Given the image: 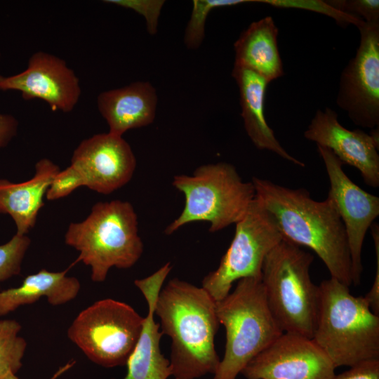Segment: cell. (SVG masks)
Instances as JSON below:
<instances>
[{
    "mask_svg": "<svg viewBox=\"0 0 379 379\" xmlns=\"http://www.w3.org/2000/svg\"><path fill=\"white\" fill-rule=\"evenodd\" d=\"M255 198L274 219L283 239L312 250L331 277L350 286L352 262L344 225L331 199L311 198L305 188H289L253 177Z\"/></svg>",
    "mask_w": 379,
    "mask_h": 379,
    "instance_id": "obj_1",
    "label": "cell"
},
{
    "mask_svg": "<svg viewBox=\"0 0 379 379\" xmlns=\"http://www.w3.org/2000/svg\"><path fill=\"white\" fill-rule=\"evenodd\" d=\"M161 332L171 339L170 367L175 379H196L215 372L219 328L216 302L201 286L173 279L161 288L154 305Z\"/></svg>",
    "mask_w": 379,
    "mask_h": 379,
    "instance_id": "obj_2",
    "label": "cell"
},
{
    "mask_svg": "<svg viewBox=\"0 0 379 379\" xmlns=\"http://www.w3.org/2000/svg\"><path fill=\"white\" fill-rule=\"evenodd\" d=\"M319 290L312 340L335 368L379 359V315L364 296L352 295L348 286L332 277Z\"/></svg>",
    "mask_w": 379,
    "mask_h": 379,
    "instance_id": "obj_3",
    "label": "cell"
},
{
    "mask_svg": "<svg viewBox=\"0 0 379 379\" xmlns=\"http://www.w3.org/2000/svg\"><path fill=\"white\" fill-rule=\"evenodd\" d=\"M65 242L79 252L74 264L89 266L94 282L104 281L113 267L131 268L143 252L135 211L119 199L98 202L85 220L71 222Z\"/></svg>",
    "mask_w": 379,
    "mask_h": 379,
    "instance_id": "obj_4",
    "label": "cell"
},
{
    "mask_svg": "<svg viewBox=\"0 0 379 379\" xmlns=\"http://www.w3.org/2000/svg\"><path fill=\"white\" fill-rule=\"evenodd\" d=\"M226 331L224 357L213 379H236L245 366L284 332L272 314L261 279L244 278L216 302Z\"/></svg>",
    "mask_w": 379,
    "mask_h": 379,
    "instance_id": "obj_5",
    "label": "cell"
},
{
    "mask_svg": "<svg viewBox=\"0 0 379 379\" xmlns=\"http://www.w3.org/2000/svg\"><path fill=\"white\" fill-rule=\"evenodd\" d=\"M313 255L283 239L265 257L261 281L269 308L284 333L312 339L319 290L310 277Z\"/></svg>",
    "mask_w": 379,
    "mask_h": 379,
    "instance_id": "obj_6",
    "label": "cell"
},
{
    "mask_svg": "<svg viewBox=\"0 0 379 379\" xmlns=\"http://www.w3.org/2000/svg\"><path fill=\"white\" fill-rule=\"evenodd\" d=\"M172 185L183 194L185 205L166 227L167 235L197 221L209 222L211 232L223 230L239 222L255 198L253 182H244L236 168L226 162L201 165L192 175H175Z\"/></svg>",
    "mask_w": 379,
    "mask_h": 379,
    "instance_id": "obj_7",
    "label": "cell"
},
{
    "mask_svg": "<svg viewBox=\"0 0 379 379\" xmlns=\"http://www.w3.org/2000/svg\"><path fill=\"white\" fill-rule=\"evenodd\" d=\"M144 320L129 305L105 298L83 310L67 336L91 361L104 367L123 366L135 348Z\"/></svg>",
    "mask_w": 379,
    "mask_h": 379,
    "instance_id": "obj_8",
    "label": "cell"
},
{
    "mask_svg": "<svg viewBox=\"0 0 379 379\" xmlns=\"http://www.w3.org/2000/svg\"><path fill=\"white\" fill-rule=\"evenodd\" d=\"M235 225L233 239L218 268L202 280V287L215 302L230 293L234 281L261 279L265 257L283 240L272 215L256 198Z\"/></svg>",
    "mask_w": 379,
    "mask_h": 379,
    "instance_id": "obj_9",
    "label": "cell"
},
{
    "mask_svg": "<svg viewBox=\"0 0 379 379\" xmlns=\"http://www.w3.org/2000/svg\"><path fill=\"white\" fill-rule=\"evenodd\" d=\"M355 56L343 69L336 104L354 124L379 126V22H363Z\"/></svg>",
    "mask_w": 379,
    "mask_h": 379,
    "instance_id": "obj_10",
    "label": "cell"
},
{
    "mask_svg": "<svg viewBox=\"0 0 379 379\" xmlns=\"http://www.w3.org/2000/svg\"><path fill=\"white\" fill-rule=\"evenodd\" d=\"M328 177L331 199L344 225L352 262V284H360L361 250L365 236L379 215V198L357 185L343 169V163L328 149L317 145Z\"/></svg>",
    "mask_w": 379,
    "mask_h": 379,
    "instance_id": "obj_11",
    "label": "cell"
},
{
    "mask_svg": "<svg viewBox=\"0 0 379 379\" xmlns=\"http://www.w3.org/2000/svg\"><path fill=\"white\" fill-rule=\"evenodd\" d=\"M335 369L311 338L284 332L241 373L246 379H332Z\"/></svg>",
    "mask_w": 379,
    "mask_h": 379,
    "instance_id": "obj_12",
    "label": "cell"
},
{
    "mask_svg": "<svg viewBox=\"0 0 379 379\" xmlns=\"http://www.w3.org/2000/svg\"><path fill=\"white\" fill-rule=\"evenodd\" d=\"M0 90L19 91L25 100H41L52 111L65 113L74 109L81 94L79 79L66 61L44 51L34 53L20 73L0 75Z\"/></svg>",
    "mask_w": 379,
    "mask_h": 379,
    "instance_id": "obj_13",
    "label": "cell"
},
{
    "mask_svg": "<svg viewBox=\"0 0 379 379\" xmlns=\"http://www.w3.org/2000/svg\"><path fill=\"white\" fill-rule=\"evenodd\" d=\"M70 165L80 173L84 186L107 195L131 180L136 159L122 136L108 132L83 140L74 149Z\"/></svg>",
    "mask_w": 379,
    "mask_h": 379,
    "instance_id": "obj_14",
    "label": "cell"
},
{
    "mask_svg": "<svg viewBox=\"0 0 379 379\" xmlns=\"http://www.w3.org/2000/svg\"><path fill=\"white\" fill-rule=\"evenodd\" d=\"M338 114L326 107L318 109L304 132V137L331 150L343 164L355 167L369 187H379L378 128L366 133L342 126Z\"/></svg>",
    "mask_w": 379,
    "mask_h": 379,
    "instance_id": "obj_15",
    "label": "cell"
},
{
    "mask_svg": "<svg viewBox=\"0 0 379 379\" xmlns=\"http://www.w3.org/2000/svg\"><path fill=\"white\" fill-rule=\"evenodd\" d=\"M171 268L167 262L152 274L134 281L146 300L148 312L139 339L126 364L127 373L122 379H167L171 375L170 361L160 350L163 333L159 331V324L154 321L155 302Z\"/></svg>",
    "mask_w": 379,
    "mask_h": 379,
    "instance_id": "obj_16",
    "label": "cell"
},
{
    "mask_svg": "<svg viewBox=\"0 0 379 379\" xmlns=\"http://www.w3.org/2000/svg\"><path fill=\"white\" fill-rule=\"evenodd\" d=\"M157 105L156 90L148 81H135L101 92L97 97L98 109L109 132L120 136L128 130L151 124Z\"/></svg>",
    "mask_w": 379,
    "mask_h": 379,
    "instance_id": "obj_17",
    "label": "cell"
},
{
    "mask_svg": "<svg viewBox=\"0 0 379 379\" xmlns=\"http://www.w3.org/2000/svg\"><path fill=\"white\" fill-rule=\"evenodd\" d=\"M60 167L47 158L35 164V173L29 180L13 183L0 179V213L11 215L18 235H27L36 222L44 206V197Z\"/></svg>",
    "mask_w": 379,
    "mask_h": 379,
    "instance_id": "obj_18",
    "label": "cell"
},
{
    "mask_svg": "<svg viewBox=\"0 0 379 379\" xmlns=\"http://www.w3.org/2000/svg\"><path fill=\"white\" fill-rule=\"evenodd\" d=\"M232 76L239 91L241 117L247 135L259 149L271 151L300 167L305 164L281 146L265 117V96L268 82L248 69L234 65Z\"/></svg>",
    "mask_w": 379,
    "mask_h": 379,
    "instance_id": "obj_19",
    "label": "cell"
},
{
    "mask_svg": "<svg viewBox=\"0 0 379 379\" xmlns=\"http://www.w3.org/2000/svg\"><path fill=\"white\" fill-rule=\"evenodd\" d=\"M279 30L272 16L253 22L234 44V65L260 75L268 83L284 75L277 36Z\"/></svg>",
    "mask_w": 379,
    "mask_h": 379,
    "instance_id": "obj_20",
    "label": "cell"
},
{
    "mask_svg": "<svg viewBox=\"0 0 379 379\" xmlns=\"http://www.w3.org/2000/svg\"><path fill=\"white\" fill-rule=\"evenodd\" d=\"M67 270L50 272L42 269L27 276L19 286L0 291V317L20 306L32 304L43 297L54 306L74 299L81 284L76 277L66 275Z\"/></svg>",
    "mask_w": 379,
    "mask_h": 379,
    "instance_id": "obj_21",
    "label": "cell"
},
{
    "mask_svg": "<svg viewBox=\"0 0 379 379\" xmlns=\"http://www.w3.org/2000/svg\"><path fill=\"white\" fill-rule=\"evenodd\" d=\"M21 325L15 319L0 320V379L16 373L22 365L26 340L19 335Z\"/></svg>",
    "mask_w": 379,
    "mask_h": 379,
    "instance_id": "obj_22",
    "label": "cell"
},
{
    "mask_svg": "<svg viewBox=\"0 0 379 379\" xmlns=\"http://www.w3.org/2000/svg\"><path fill=\"white\" fill-rule=\"evenodd\" d=\"M249 2H255V0H194L184 34V44L187 48L197 49L201 46L204 38L206 18L212 10Z\"/></svg>",
    "mask_w": 379,
    "mask_h": 379,
    "instance_id": "obj_23",
    "label": "cell"
},
{
    "mask_svg": "<svg viewBox=\"0 0 379 379\" xmlns=\"http://www.w3.org/2000/svg\"><path fill=\"white\" fill-rule=\"evenodd\" d=\"M255 2L262 3L280 8H296L319 13L333 18L341 27H347L350 24L357 27L364 20L356 15L342 12L328 4L326 1L321 0H255Z\"/></svg>",
    "mask_w": 379,
    "mask_h": 379,
    "instance_id": "obj_24",
    "label": "cell"
},
{
    "mask_svg": "<svg viewBox=\"0 0 379 379\" xmlns=\"http://www.w3.org/2000/svg\"><path fill=\"white\" fill-rule=\"evenodd\" d=\"M30 244L29 237L15 234L9 241L0 245V283L20 274Z\"/></svg>",
    "mask_w": 379,
    "mask_h": 379,
    "instance_id": "obj_25",
    "label": "cell"
},
{
    "mask_svg": "<svg viewBox=\"0 0 379 379\" xmlns=\"http://www.w3.org/2000/svg\"><path fill=\"white\" fill-rule=\"evenodd\" d=\"M104 2L131 9L142 15L150 34L157 32L159 17L164 4L163 0H106Z\"/></svg>",
    "mask_w": 379,
    "mask_h": 379,
    "instance_id": "obj_26",
    "label": "cell"
},
{
    "mask_svg": "<svg viewBox=\"0 0 379 379\" xmlns=\"http://www.w3.org/2000/svg\"><path fill=\"white\" fill-rule=\"evenodd\" d=\"M81 186H84L81 175L69 165L55 175L46 192V198L49 201L63 198Z\"/></svg>",
    "mask_w": 379,
    "mask_h": 379,
    "instance_id": "obj_27",
    "label": "cell"
},
{
    "mask_svg": "<svg viewBox=\"0 0 379 379\" xmlns=\"http://www.w3.org/2000/svg\"><path fill=\"white\" fill-rule=\"evenodd\" d=\"M326 2L342 12L361 17L366 22H379L378 0H328Z\"/></svg>",
    "mask_w": 379,
    "mask_h": 379,
    "instance_id": "obj_28",
    "label": "cell"
},
{
    "mask_svg": "<svg viewBox=\"0 0 379 379\" xmlns=\"http://www.w3.org/2000/svg\"><path fill=\"white\" fill-rule=\"evenodd\" d=\"M332 379H379V359L371 360L350 367Z\"/></svg>",
    "mask_w": 379,
    "mask_h": 379,
    "instance_id": "obj_29",
    "label": "cell"
},
{
    "mask_svg": "<svg viewBox=\"0 0 379 379\" xmlns=\"http://www.w3.org/2000/svg\"><path fill=\"white\" fill-rule=\"evenodd\" d=\"M370 228L374 242L377 267L372 286L364 298L371 310L379 315V227L378 224L373 222Z\"/></svg>",
    "mask_w": 379,
    "mask_h": 379,
    "instance_id": "obj_30",
    "label": "cell"
},
{
    "mask_svg": "<svg viewBox=\"0 0 379 379\" xmlns=\"http://www.w3.org/2000/svg\"><path fill=\"white\" fill-rule=\"evenodd\" d=\"M18 120L11 114H0V149L8 144L16 135Z\"/></svg>",
    "mask_w": 379,
    "mask_h": 379,
    "instance_id": "obj_31",
    "label": "cell"
},
{
    "mask_svg": "<svg viewBox=\"0 0 379 379\" xmlns=\"http://www.w3.org/2000/svg\"><path fill=\"white\" fill-rule=\"evenodd\" d=\"M75 361H69V363L65 364L64 366L60 367L58 370L49 378V379H57L59 378L61 375H62L64 373H65L67 371L70 369L73 365L74 364ZM1 379H19L15 376V373H11L5 375Z\"/></svg>",
    "mask_w": 379,
    "mask_h": 379,
    "instance_id": "obj_32",
    "label": "cell"
}]
</instances>
